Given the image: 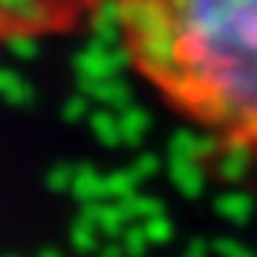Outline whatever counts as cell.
Returning <instances> with one entry per match:
<instances>
[{
	"label": "cell",
	"instance_id": "6da1fadb",
	"mask_svg": "<svg viewBox=\"0 0 257 257\" xmlns=\"http://www.w3.org/2000/svg\"><path fill=\"white\" fill-rule=\"evenodd\" d=\"M137 75L232 152L257 155V0H108Z\"/></svg>",
	"mask_w": 257,
	"mask_h": 257
}]
</instances>
